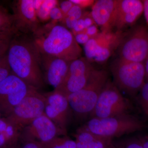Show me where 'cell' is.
Here are the masks:
<instances>
[{"mask_svg": "<svg viewBox=\"0 0 148 148\" xmlns=\"http://www.w3.org/2000/svg\"><path fill=\"white\" fill-rule=\"evenodd\" d=\"M74 4L79 6L82 8L92 6L95 1L93 0H71Z\"/></svg>", "mask_w": 148, "mask_h": 148, "instance_id": "32", "label": "cell"}, {"mask_svg": "<svg viewBox=\"0 0 148 148\" xmlns=\"http://www.w3.org/2000/svg\"><path fill=\"white\" fill-rule=\"evenodd\" d=\"M38 90L33 88L30 90L6 118L21 131L44 113L45 97Z\"/></svg>", "mask_w": 148, "mask_h": 148, "instance_id": "6", "label": "cell"}, {"mask_svg": "<svg viewBox=\"0 0 148 148\" xmlns=\"http://www.w3.org/2000/svg\"><path fill=\"white\" fill-rule=\"evenodd\" d=\"M8 147V143L5 135L3 133H0V148Z\"/></svg>", "mask_w": 148, "mask_h": 148, "instance_id": "37", "label": "cell"}, {"mask_svg": "<svg viewBox=\"0 0 148 148\" xmlns=\"http://www.w3.org/2000/svg\"><path fill=\"white\" fill-rule=\"evenodd\" d=\"M41 54L62 58L69 62L82 57V49L71 31L53 22L41 26L32 36Z\"/></svg>", "mask_w": 148, "mask_h": 148, "instance_id": "2", "label": "cell"}, {"mask_svg": "<svg viewBox=\"0 0 148 148\" xmlns=\"http://www.w3.org/2000/svg\"><path fill=\"white\" fill-rule=\"evenodd\" d=\"M124 32H100L84 45L85 58L89 62H106L117 50Z\"/></svg>", "mask_w": 148, "mask_h": 148, "instance_id": "9", "label": "cell"}, {"mask_svg": "<svg viewBox=\"0 0 148 148\" xmlns=\"http://www.w3.org/2000/svg\"><path fill=\"white\" fill-rule=\"evenodd\" d=\"M84 32H85L90 37V38L95 36L100 32H99L98 26L96 24H93L90 27H88Z\"/></svg>", "mask_w": 148, "mask_h": 148, "instance_id": "33", "label": "cell"}, {"mask_svg": "<svg viewBox=\"0 0 148 148\" xmlns=\"http://www.w3.org/2000/svg\"><path fill=\"white\" fill-rule=\"evenodd\" d=\"M8 122L6 119H0V133H4L8 125Z\"/></svg>", "mask_w": 148, "mask_h": 148, "instance_id": "36", "label": "cell"}, {"mask_svg": "<svg viewBox=\"0 0 148 148\" xmlns=\"http://www.w3.org/2000/svg\"><path fill=\"white\" fill-rule=\"evenodd\" d=\"M141 142H142V144L144 147V148H148V139H143V140H141Z\"/></svg>", "mask_w": 148, "mask_h": 148, "instance_id": "40", "label": "cell"}, {"mask_svg": "<svg viewBox=\"0 0 148 148\" xmlns=\"http://www.w3.org/2000/svg\"><path fill=\"white\" fill-rule=\"evenodd\" d=\"M21 148H43L41 144L35 141H25Z\"/></svg>", "mask_w": 148, "mask_h": 148, "instance_id": "34", "label": "cell"}, {"mask_svg": "<svg viewBox=\"0 0 148 148\" xmlns=\"http://www.w3.org/2000/svg\"><path fill=\"white\" fill-rule=\"evenodd\" d=\"M7 56L12 73L37 90L44 86L41 54L32 36L16 33L11 41Z\"/></svg>", "mask_w": 148, "mask_h": 148, "instance_id": "1", "label": "cell"}, {"mask_svg": "<svg viewBox=\"0 0 148 148\" xmlns=\"http://www.w3.org/2000/svg\"><path fill=\"white\" fill-rule=\"evenodd\" d=\"M143 4H144V12L143 13L145 15L147 22L148 24V0L143 1Z\"/></svg>", "mask_w": 148, "mask_h": 148, "instance_id": "38", "label": "cell"}, {"mask_svg": "<svg viewBox=\"0 0 148 148\" xmlns=\"http://www.w3.org/2000/svg\"><path fill=\"white\" fill-rule=\"evenodd\" d=\"M64 17V14L59 7H55L51 10L50 18L53 21L56 22L58 21H62Z\"/></svg>", "mask_w": 148, "mask_h": 148, "instance_id": "27", "label": "cell"}, {"mask_svg": "<svg viewBox=\"0 0 148 148\" xmlns=\"http://www.w3.org/2000/svg\"><path fill=\"white\" fill-rule=\"evenodd\" d=\"M1 112H0V119H1Z\"/></svg>", "mask_w": 148, "mask_h": 148, "instance_id": "43", "label": "cell"}, {"mask_svg": "<svg viewBox=\"0 0 148 148\" xmlns=\"http://www.w3.org/2000/svg\"><path fill=\"white\" fill-rule=\"evenodd\" d=\"M0 31L17 33L14 26L13 14L0 5Z\"/></svg>", "mask_w": 148, "mask_h": 148, "instance_id": "20", "label": "cell"}, {"mask_svg": "<svg viewBox=\"0 0 148 148\" xmlns=\"http://www.w3.org/2000/svg\"><path fill=\"white\" fill-rule=\"evenodd\" d=\"M75 39L79 45H84L90 39V38L84 32L74 35Z\"/></svg>", "mask_w": 148, "mask_h": 148, "instance_id": "29", "label": "cell"}, {"mask_svg": "<svg viewBox=\"0 0 148 148\" xmlns=\"http://www.w3.org/2000/svg\"><path fill=\"white\" fill-rule=\"evenodd\" d=\"M77 148H109L112 139L94 134L85 128L79 130L75 135Z\"/></svg>", "mask_w": 148, "mask_h": 148, "instance_id": "18", "label": "cell"}, {"mask_svg": "<svg viewBox=\"0 0 148 148\" xmlns=\"http://www.w3.org/2000/svg\"><path fill=\"white\" fill-rule=\"evenodd\" d=\"M42 70L48 84L57 89L64 82L69 71L70 62L62 58L41 54Z\"/></svg>", "mask_w": 148, "mask_h": 148, "instance_id": "15", "label": "cell"}, {"mask_svg": "<svg viewBox=\"0 0 148 148\" xmlns=\"http://www.w3.org/2000/svg\"><path fill=\"white\" fill-rule=\"evenodd\" d=\"M16 33L0 31V53H6L12 40Z\"/></svg>", "mask_w": 148, "mask_h": 148, "instance_id": "24", "label": "cell"}, {"mask_svg": "<svg viewBox=\"0 0 148 148\" xmlns=\"http://www.w3.org/2000/svg\"><path fill=\"white\" fill-rule=\"evenodd\" d=\"M11 73V69L9 64L6 54L0 66V83L9 76Z\"/></svg>", "mask_w": 148, "mask_h": 148, "instance_id": "26", "label": "cell"}, {"mask_svg": "<svg viewBox=\"0 0 148 148\" xmlns=\"http://www.w3.org/2000/svg\"><path fill=\"white\" fill-rule=\"evenodd\" d=\"M14 26L17 33L31 36L41 27L34 0H18L12 3Z\"/></svg>", "mask_w": 148, "mask_h": 148, "instance_id": "12", "label": "cell"}, {"mask_svg": "<svg viewBox=\"0 0 148 148\" xmlns=\"http://www.w3.org/2000/svg\"><path fill=\"white\" fill-rule=\"evenodd\" d=\"M125 148H144L141 140H134L127 143Z\"/></svg>", "mask_w": 148, "mask_h": 148, "instance_id": "35", "label": "cell"}, {"mask_svg": "<svg viewBox=\"0 0 148 148\" xmlns=\"http://www.w3.org/2000/svg\"><path fill=\"white\" fill-rule=\"evenodd\" d=\"M44 95L46 98L45 114L59 128L66 132L70 108L67 97L57 90Z\"/></svg>", "mask_w": 148, "mask_h": 148, "instance_id": "14", "label": "cell"}, {"mask_svg": "<svg viewBox=\"0 0 148 148\" xmlns=\"http://www.w3.org/2000/svg\"><path fill=\"white\" fill-rule=\"evenodd\" d=\"M33 88L12 73L0 83L1 113L7 116Z\"/></svg>", "mask_w": 148, "mask_h": 148, "instance_id": "10", "label": "cell"}, {"mask_svg": "<svg viewBox=\"0 0 148 148\" xmlns=\"http://www.w3.org/2000/svg\"><path fill=\"white\" fill-rule=\"evenodd\" d=\"M77 19L73 16H66L64 17L62 22L65 24V27L67 29L72 30L76 24Z\"/></svg>", "mask_w": 148, "mask_h": 148, "instance_id": "30", "label": "cell"}, {"mask_svg": "<svg viewBox=\"0 0 148 148\" xmlns=\"http://www.w3.org/2000/svg\"><path fill=\"white\" fill-rule=\"evenodd\" d=\"M92 63L86 58H80L70 62L69 71L64 82L57 90L67 95L77 92L85 86L95 71Z\"/></svg>", "mask_w": 148, "mask_h": 148, "instance_id": "11", "label": "cell"}, {"mask_svg": "<svg viewBox=\"0 0 148 148\" xmlns=\"http://www.w3.org/2000/svg\"><path fill=\"white\" fill-rule=\"evenodd\" d=\"M143 126L138 119L127 114L104 118H92L84 128L94 134L112 139L139 131Z\"/></svg>", "mask_w": 148, "mask_h": 148, "instance_id": "5", "label": "cell"}, {"mask_svg": "<svg viewBox=\"0 0 148 148\" xmlns=\"http://www.w3.org/2000/svg\"><path fill=\"white\" fill-rule=\"evenodd\" d=\"M44 113L21 130L20 137L25 141L47 143L56 137L66 134Z\"/></svg>", "mask_w": 148, "mask_h": 148, "instance_id": "13", "label": "cell"}, {"mask_svg": "<svg viewBox=\"0 0 148 148\" xmlns=\"http://www.w3.org/2000/svg\"><path fill=\"white\" fill-rule=\"evenodd\" d=\"M95 24L92 16L90 13L86 12L84 13L81 18L78 20L76 24L71 30L73 34L84 32L88 27Z\"/></svg>", "mask_w": 148, "mask_h": 148, "instance_id": "22", "label": "cell"}, {"mask_svg": "<svg viewBox=\"0 0 148 148\" xmlns=\"http://www.w3.org/2000/svg\"><path fill=\"white\" fill-rule=\"evenodd\" d=\"M82 9L79 6L74 4L66 16H73L79 20L81 18L83 14Z\"/></svg>", "mask_w": 148, "mask_h": 148, "instance_id": "28", "label": "cell"}, {"mask_svg": "<svg viewBox=\"0 0 148 148\" xmlns=\"http://www.w3.org/2000/svg\"><path fill=\"white\" fill-rule=\"evenodd\" d=\"M57 1H34V6L38 18L40 21H46L50 18L51 10L58 6Z\"/></svg>", "mask_w": 148, "mask_h": 148, "instance_id": "19", "label": "cell"}, {"mask_svg": "<svg viewBox=\"0 0 148 148\" xmlns=\"http://www.w3.org/2000/svg\"><path fill=\"white\" fill-rule=\"evenodd\" d=\"M108 79L106 71L95 69L84 87L66 95L70 108L78 114L91 113Z\"/></svg>", "mask_w": 148, "mask_h": 148, "instance_id": "3", "label": "cell"}, {"mask_svg": "<svg viewBox=\"0 0 148 148\" xmlns=\"http://www.w3.org/2000/svg\"><path fill=\"white\" fill-rule=\"evenodd\" d=\"M144 12L143 1L118 0L114 29L123 30L135 23Z\"/></svg>", "mask_w": 148, "mask_h": 148, "instance_id": "16", "label": "cell"}, {"mask_svg": "<svg viewBox=\"0 0 148 148\" xmlns=\"http://www.w3.org/2000/svg\"><path fill=\"white\" fill-rule=\"evenodd\" d=\"M40 144L43 148H77L75 141L66 137L58 136L47 143Z\"/></svg>", "mask_w": 148, "mask_h": 148, "instance_id": "21", "label": "cell"}, {"mask_svg": "<svg viewBox=\"0 0 148 148\" xmlns=\"http://www.w3.org/2000/svg\"><path fill=\"white\" fill-rule=\"evenodd\" d=\"M74 5V4L71 1V0L64 1L60 4L59 7L63 12L64 17L66 16V14Z\"/></svg>", "mask_w": 148, "mask_h": 148, "instance_id": "31", "label": "cell"}, {"mask_svg": "<svg viewBox=\"0 0 148 148\" xmlns=\"http://www.w3.org/2000/svg\"><path fill=\"white\" fill-rule=\"evenodd\" d=\"M118 0H98L92 6L90 14L101 32H113Z\"/></svg>", "mask_w": 148, "mask_h": 148, "instance_id": "17", "label": "cell"}, {"mask_svg": "<svg viewBox=\"0 0 148 148\" xmlns=\"http://www.w3.org/2000/svg\"><path fill=\"white\" fill-rule=\"evenodd\" d=\"M144 65H145V79L147 78L148 81V56L146 59L145 61L144 62Z\"/></svg>", "mask_w": 148, "mask_h": 148, "instance_id": "39", "label": "cell"}, {"mask_svg": "<svg viewBox=\"0 0 148 148\" xmlns=\"http://www.w3.org/2000/svg\"><path fill=\"white\" fill-rule=\"evenodd\" d=\"M7 52H6V53H0V66H1V64L2 62L4 57L5 56L6 54H7Z\"/></svg>", "mask_w": 148, "mask_h": 148, "instance_id": "41", "label": "cell"}, {"mask_svg": "<svg viewBox=\"0 0 148 148\" xmlns=\"http://www.w3.org/2000/svg\"><path fill=\"white\" fill-rule=\"evenodd\" d=\"M117 50L119 58L144 63L148 56V29L139 26L124 32Z\"/></svg>", "mask_w": 148, "mask_h": 148, "instance_id": "8", "label": "cell"}, {"mask_svg": "<svg viewBox=\"0 0 148 148\" xmlns=\"http://www.w3.org/2000/svg\"><path fill=\"white\" fill-rule=\"evenodd\" d=\"M21 132L20 130L8 122L6 129L3 133L7 140L8 147L12 148L16 144L20 137Z\"/></svg>", "mask_w": 148, "mask_h": 148, "instance_id": "23", "label": "cell"}, {"mask_svg": "<svg viewBox=\"0 0 148 148\" xmlns=\"http://www.w3.org/2000/svg\"><path fill=\"white\" fill-rule=\"evenodd\" d=\"M127 101L113 82L108 79L99 95L93 111L92 118L110 117L127 114Z\"/></svg>", "mask_w": 148, "mask_h": 148, "instance_id": "7", "label": "cell"}, {"mask_svg": "<svg viewBox=\"0 0 148 148\" xmlns=\"http://www.w3.org/2000/svg\"><path fill=\"white\" fill-rule=\"evenodd\" d=\"M109 148H117L116 147H115L113 145H111L110 146V147H109Z\"/></svg>", "mask_w": 148, "mask_h": 148, "instance_id": "42", "label": "cell"}, {"mask_svg": "<svg viewBox=\"0 0 148 148\" xmlns=\"http://www.w3.org/2000/svg\"><path fill=\"white\" fill-rule=\"evenodd\" d=\"M113 82L120 91L129 95L140 91L145 83V69L144 63L131 62L119 58L113 61L110 66Z\"/></svg>", "mask_w": 148, "mask_h": 148, "instance_id": "4", "label": "cell"}, {"mask_svg": "<svg viewBox=\"0 0 148 148\" xmlns=\"http://www.w3.org/2000/svg\"><path fill=\"white\" fill-rule=\"evenodd\" d=\"M139 101L143 112L148 116V81L145 82L140 90Z\"/></svg>", "mask_w": 148, "mask_h": 148, "instance_id": "25", "label": "cell"}]
</instances>
